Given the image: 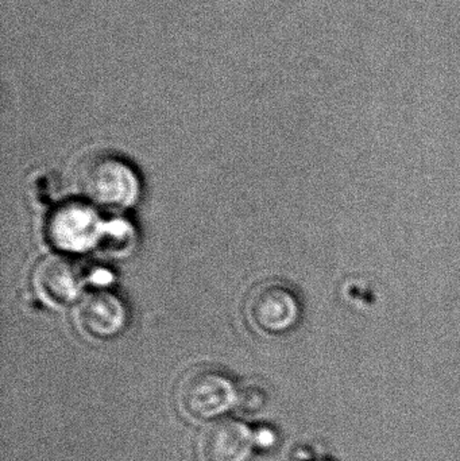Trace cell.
Segmentation results:
<instances>
[{
    "mask_svg": "<svg viewBox=\"0 0 460 461\" xmlns=\"http://www.w3.org/2000/svg\"><path fill=\"white\" fill-rule=\"evenodd\" d=\"M76 186L84 197L108 210L131 207L140 196L137 173L123 159L113 156L89 157L76 173Z\"/></svg>",
    "mask_w": 460,
    "mask_h": 461,
    "instance_id": "obj_1",
    "label": "cell"
},
{
    "mask_svg": "<svg viewBox=\"0 0 460 461\" xmlns=\"http://www.w3.org/2000/svg\"><path fill=\"white\" fill-rule=\"evenodd\" d=\"M248 324L264 336H284L293 330L302 317L299 295L281 281L257 285L245 303Z\"/></svg>",
    "mask_w": 460,
    "mask_h": 461,
    "instance_id": "obj_2",
    "label": "cell"
},
{
    "mask_svg": "<svg viewBox=\"0 0 460 461\" xmlns=\"http://www.w3.org/2000/svg\"><path fill=\"white\" fill-rule=\"evenodd\" d=\"M238 395L234 384L221 371L194 368L183 376L177 387V401L186 416L210 420L226 413Z\"/></svg>",
    "mask_w": 460,
    "mask_h": 461,
    "instance_id": "obj_3",
    "label": "cell"
},
{
    "mask_svg": "<svg viewBox=\"0 0 460 461\" xmlns=\"http://www.w3.org/2000/svg\"><path fill=\"white\" fill-rule=\"evenodd\" d=\"M49 230L54 246L67 251L91 249L105 232L99 216L91 208L80 204L67 205L57 211Z\"/></svg>",
    "mask_w": 460,
    "mask_h": 461,
    "instance_id": "obj_4",
    "label": "cell"
},
{
    "mask_svg": "<svg viewBox=\"0 0 460 461\" xmlns=\"http://www.w3.org/2000/svg\"><path fill=\"white\" fill-rule=\"evenodd\" d=\"M76 319L78 327L89 338L107 340L115 338L126 328V306L111 293H94L81 301Z\"/></svg>",
    "mask_w": 460,
    "mask_h": 461,
    "instance_id": "obj_5",
    "label": "cell"
},
{
    "mask_svg": "<svg viewBox=\"0 0 460 461\" xmlns=\"http://www.w3.org/2000/svg\"><path fill=\"white\" fill-rule=\"evenodd\" d=\"M83 273L76 263L65 258L51 257L41 262L34 274L38 294L51 305L72 303L83 287Z\"/></svg>",
    "mask_w": 460,
    "mask_h": 461,
    "instance_id": "obj_6",
    "label": "cell"
},
{
    "mask_svg": "<svg viewBox=\"0 0 460 461\" xmlns=\"http://www.w3.org/2000/svg\"><path fill=\"white\" fill-rule=\"evenodd\" d=\"M254 433L242 422H216L208 428L200 441L207 461H248L253 451Z\"/></svg>",
    "mask_w": 460,
    "mask_h": 461,
    "instance_id": "obj_7",
    "label": "cell"
},
{
    "mask_svg": "<svg viewBox=\"0 0 460 461\" xmlns=\"http://www.w3.org/2000/svg\"><path fill=\"white\" fill-rule=\"evenodd\" d=\"M264 402V395L258 389H248L240 395V405L246 411H259Z\"/></svg>",
    "mask_w": 460,
    "mask_h": 461,
    "instance_id": "obj_8",
    "label": "cell"
},
{
    "mask_svg": "<svg viewBox=\"0 0 460 461\" xmlns=\"http://www.w3.org/2000/svg\"><path fill=\"white\" fill-rule=\"evenodd\" d=\"M275 440L277 438H275V432L272 429H267V428H261V429L254 432V444L259 448H270V447L275 446Z\"/></svg>",
    "mask_w": 460,
    "mask_h": 461,
    "instance_id": "obj_9",
    "label": "cell"
}]
</instances>
